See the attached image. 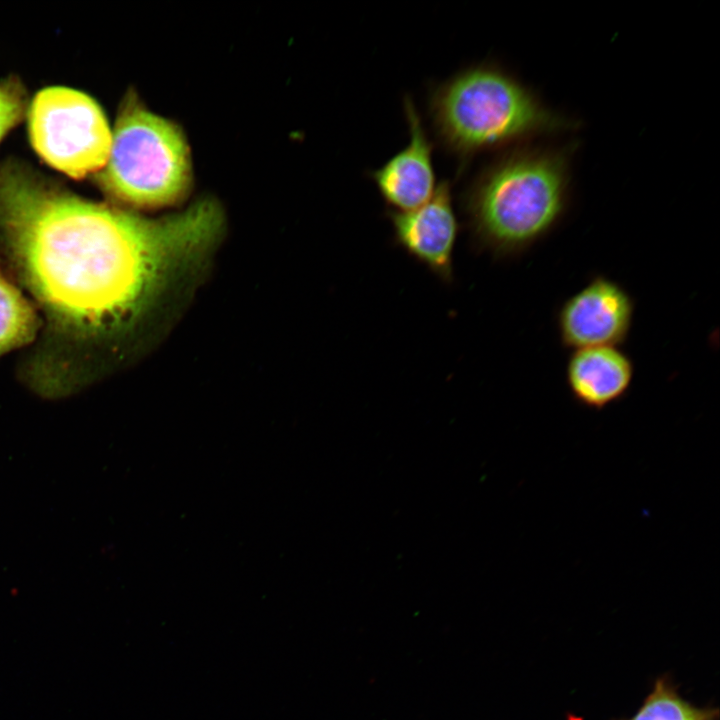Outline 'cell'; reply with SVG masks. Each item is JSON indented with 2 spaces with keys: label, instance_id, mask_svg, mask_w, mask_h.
Wrapping results in <instances>:
<instances>
[{
  "label": "cell",
  "instance_id": "obj_1",
  "mask_svg": "<svg viewBox=\"0 0 720 720\" xmlns=\"http://www.w3.org/2000/svg\"><path fill=\"white\" fill-rule=\"evenodd\" d=\"M224 220L208 197L148 218L0 172V232L25 284L57 328L112 352L145 346L169 326L202 280Z\"/></svg>",
  "mask_w": 720,
  "mask_h": 720
},
{
  "label": "cell",
  "instance_id": "obj_2",
  "mask_svg": "<svg viewBox=\"0 0 720 720\" xmlns=\"http://www.w3.org/2000/svg\"><path fill=\"white\" fill-rule=\"evenodd\" d=\"M575 147L521 144L474 177L461 209L476 251L502 260L519 257L560 224L570 201Z\"/></svg>",
  "mask_w": 720,
  "mask_h": 720
},
{
  "label": "cell",
  "instance_id": "obj_3",
  "mask_svg": "<svg viewBox=\"0 0 720 720\" xmlns=\"http://www.w3.org/2000/svg\"><path fill=\"white\" fill-rule=\"evenodd\" d=\"M428 116L437 142L459 161L460 170L483 152L578 128L577 120L548 107L492 63L469 66L435 85Z\"/></svg>",
  "mask_w": 720,
  "mask_h": 720
},
{
  "label": "cell",
  "instance_id": "obj_4",
  "mask_svg": "<svg viewBox=\"0 0 720 720\" xmlns=\"http://www.w3.org/2000/svg\"><path fill=\"white\" fill-rule=\"evenodd\" d=\"M187 139L173 121L127 98L117 118L111 149L99 172L104 191L133 208L158 209L187 198L192 187Z\"/></svg>",
  "mask_w": 720,
  "mask_h": 720
},
{
  "label": "cell",
  "instance_id": "obj_5",
  "mask_svg": "<svg viewBox=\"0 0 720 720\" xmlns=\"http://www.w3.org/2000/svg\"><path fill=\"white\" fill-rule=\"evenodd\" d=\"M32 144L52 167L83 178L106 164L112 134L99 105L66 87L41 90L29 112Z\"/></svg>",
  "mask_w": 720,
  "mask_h": 720
},
{
  "label": "cell",
  "instance_id": "obj_6",
  "mask_svg": "<svg viewBox=\"0 0 720 720\" xmlns=\"http://www.w3.org/2000/svg\"><path fill=\"white\" fill-rule=\"evenodd\" d=\"M636 303L616 280L594 275L559 306L555 320L561 345L570 350L621 347L632 330Z\"/></svg>",
  "mask_w": 720,
  "mask_h": 720
},
{
  "label": "cell",
  "instance_id": "obj_7",
  "mask_svg": "<svg viewBox=\"0 0 720 720\" xmlns=\"http://www.w3.org/2000/svg\"><path fill=\"white\" fill-rule=\"evenodd\" d=\"M386 216L396 244L439 280L451 283L460 225L449 181L438 183L432 197L418 208L408 211L388 209Z\"/></svg>",
  "mask_w": 720,
  "mask_h": 720
},
{
  "label": "cell",
  "instance_id": "obj_8",
  "mask_svg": "<svg viewBox=\"0 0 720 720\" xmlns=\"http://www.w3.org/2000/svg\"><path fill=\"white\" fill-rule=\"evenodd\" d=\"M409 130L407 145L381 167L369 172L382 199L396 211H408L426 203L437 187L433 166V143L409 95L403 99Z\"/></svg>",
  "mask_w": 720,
  "mask_h": 720
},
{
  "label": "cell",
  "instance_id": "obj_9",
  "mask_svg": "<svg viewBox=\"0 0 720 720\" xmlns=\"http://www.w3.org/2000/svg\"><path fill=\"white\" fill-rule=\"evenodd\" d=\"M635 375L631 357L616 346L573 350L565 379L572 398L581 406L600 411L629 392Z\"/></svg>",
  "mask_w": 720,
  "mask_h": 720
},
{
  "label": "cell",
  "instance_id": "obj_10",
  "mask_svg": "<svg viewBox=\"0 0 720 720\" xmlns=\"http://www.w3.org/2000/svg\"><path fill=\"white\" fill-rule=\"evenodd\" d=\"M39 318L18 288L0 275V354L29 343Z\"/></svg>",
  "mask_w": 720,
  "mask_h": 720
},
{
  "label": "cell",
  "instance_id": "obj_11",
  "mask_svg": "<svg viewBox=\"0 0 720 720\" xmlns=\"http://www.w3.org/2000/svg\"><path fill=\"white\" fill-rule=\"evenodd\" d=\"M717 708H700L682 698L666 677L658 678L640 708L626 720H718Z\"/></svg>",
  "mask_w": 720,
  "mask_h": 720
},
{
  "label": "cell",
  "instance_id": "obj_12",
  "mask_svg": "<svg viewBox=\"0 0 720 720\" xmlns=\"http://www.w3.org/2000/svg\"><path fill=\"white\" fill-rule=\"evenodd\" d=\"M24 109V96L15 85L0 84V139L20 119Z\"/></svg>",
  "mask_w": 720,
  "mask_h": 720
}]
</instances>
